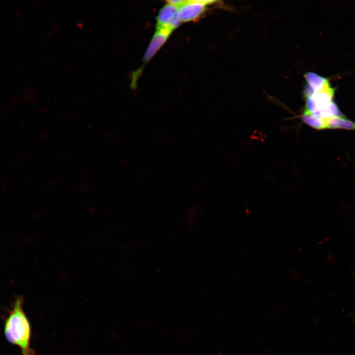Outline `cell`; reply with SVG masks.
I'll use <instances>...</instances> for the list:
<instances>
[{
    "label": "cell",
    "instance_id": "cell-1",
    "mask_svg": "<svg viewBox=\"0 0 355 355\" xmlns=\"http://www.w3.org/2000/svg\"><path fill=\"white\" fill-rule=\"evenodd\" d=\"M23 299L16 298L5 320L4 332L6 339L19 348L21 355H35L31 348V328L23 310Z\"/></svg>",
    "mask_w": 355,
    "mask_h": 355
},
{
    "label": "cell",
    "instance_id": "cell-6",
    "mask_svg": "<svg viewBox=\"0 0 355 355\" xmlns=\"http://www.w3.org/2000/svg\"><path fill=\"white\" fill-rule=\"evenodd\" d=\"M327 129H342L355 131V122L343 117H333L326 120Z\"/></svg>",
    "mask_w": 355,
    "mask_h": 355
},
{
    "label": "cell",
    "instance_id": "cell-2",
    "mask_svg": "<svg viewBox=\"0 0 355 355\" xmlns=\"http://www.w3.org/2000/svg\"><path fill=\"white\" fill-rule=\"evenodd\" d=\"M216 2L215 0H185L178 7L181 23L197 19L205 11L208 5Z\"/></svg>",
    "mask_w": 355,
    "mask_h": 355
},
{
    "label": "cell",
    "instance_id": "cell-5",
    "mask_svg": "<svg viewBox=\"0 0 355 355\" xmlns=\"http://www.w3.org/2000/svg\"><path fill=\"white\" fill-rule=\"evenodd\" d=\"M307 85L304 89L305 98L311 96L314 92L322 90L330 85L327 79L313 72H309L304 75Z\"/></svg>",
    "mask_w": 355,
    "mask_h": 355
},
{
    "label": "cell",
    "instance_id": "cell-7",
    "mask_svg": "<svg viewBox=\"0 0 355 355\" xmlns=\"http://www.w3.org/2000/svg\"><path fill=\"white\" fill-rule=\"evenodd\" d=\"M301 120L308 126L317 130H321L327 128L326 120L316 118L310 114L303 113Z\"/></svg>",
    "mask_w": 355,
    "mask_h": 355
},
{
    "label": "cell",
    "instance_id": "cell-4",
    "mask_svg": "<svg viewBox=\"0 0 355 355\" xmlns=\"http://www.w3.org/2000/svg\"><path fill=\"white\" fill-rule=\"evenodd\" d=\"M169 36L168 35L155 31L143 55L142 58L143 65L139 69L135 71L137 74L139 76L140 75L144 66L155 55L166 42Z\"/></svg>",
    "mask_w": 355,
    "mask_h": 355
},
{
    "label": "cell",
    "instance_id": "cell-3",
    "mask_svg": "<svg viewBox=\"0 0 355 355\" xmlns=\"http://www.w3.org/2000/svg\"><path fill=\"white\" fill-rule=\"evenodd\" d=\"M156 21V28H167L174 31L181 23L178 7L166 3L159 10Z\"/></svg>",
    "mask_w": 355,
    "mask_h": 355
}]
</instances>
